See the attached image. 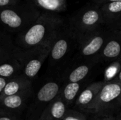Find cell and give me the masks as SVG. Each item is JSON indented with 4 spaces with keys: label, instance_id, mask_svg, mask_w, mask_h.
<instances>
[{
    "label": "cell",
    "instance_id": "1",
    "mask_svg": "<svg viewBox=\"0 0 121 120\" xmlns=\"http://www.w3.org/2000/svg\"><path fill=\"white\" fill-rule=\"evenodd\" d=\"M65 25L63 20L54 13L40 15L38 19L18 36L19 47L29 48L40 45L52 43L59 31Z\"/></svg>",
    "mask_w": 121,
    "mask_h": 120
},
{
    "label": "cell",
    "instance_id": "2",
    "mask_svg": "<svg viewBox=\"0 0 121 120\" xmlns=\"http://www.w3.org/2000/svg\"><path fill=\"white\" fill-rule=\"evenodd\" d=\"M104 24L99 5L85 7L72 18L69 27L75 36L77 43L86 35L94 32Z\"/></svg>",
    "mask_w": 121,
    "mask_h": 120
},
{
    "label": "cell",
    "instance_id": "3",
    "mask_svg": "<svg viewBox=\"0 0 121 120\" xmlns=\"http://www.w3.org/2000/svg\"><path fill=\"white\" fill-rule=\"evenodd\" d=\"M52 44L40 45L29 48H16L15 54L26 78L33 79L38 74L43 64L49 57Z\"/></svg>",
    "mask_w": 121,
    "mask_h": 120
},
{
    "label": "cell",
    "instance_id": "4",
    "mask_svg": "<svg viewBox=\"0 0 121 120\" xmlns=\"http://www.w3.org/2000/svg\"><path fill=\"white\" fill-rule=\"evenodd\" d=\"M121 106V83L116 79L105 81L96 98L86 110L97 115H108L113 109Z\"/></svg>",
    "mask_w": 121,
    "mask_h": 120
},
{
    "label": "cell",
    "instance_id": "5",
    "mask_svg": "<svg viewBox=\"0 0 121 120\" xmlns=\"http://www.w3.org/2000/svg\"><path fill=\"white\" fill-rule=\"evenodd\" d=\"M35 8L14 6L0 8V23L10 30H24L40 16Z\"/></svg>",
    "mask_w": 121,
    "mask_h": 120
},
{
    "label": "cell",
    "instance_id": "6",
    "mask_svg": "<svg viewBox=\"0 0 121 120\" xmlns=\"http://www.w3.org/2000/svg\"><path fill=\"white\" fill-rule=\"evenodd\" d=\"M111 30V28L103 25L80 40L78 42L79 58L82 60L97 59Z\"/></svg>",
    "mask_w": 121,
    "mask_h": 120
},
{
    "label": "cell",
    "instance_id": "7",
    "mask_svg": "<svg viewBox=\"0 0 121 120\" xmlns=\"http://www.w3.org/2000/svg\"><path fill=\"white\" fill-rule=\"evenodd\" d=\"M73 42H77L75 36L69 25H64L54 39L50 47L49 57L52 65L60 63L65 59L69 53Z\"/></svg>",
    "mask_w": 121,
    "mask_h": 120
},
{
    "label": "cell",
    "instance_id": "8",
    "mask_svg": "<svg viewBox=\"0 0 121 120\" xmlns=\"http://www.w3.org/2000/svg\"><path fill=\"white\" fill-rule=\"evenodd\" d=\"M121 58V30L111 28L108 39L97 57L98 60L113 62Z\"/></svg>",
    "mask_w": 121,
    "mask_h": 120
},
{
    "label": "cell",
    "instance_id": "9",
    "mask_svg": "<svg viewBox=\"0 0 121 120\" xmlns=\"http://www.w3.org/2000/svg\"><path fill=\"white\" fill-rule=\"evenodd\" d=\"M104 83L105 81H97L88 86L78 95L77 106L86 110L94 102Z\"/></svg>",
    "mask_w": 121,
    "mask_h": 120
},
{
    "label": "cell",
    "instance_id": "10",
    "mask_svg": "<svg viewBox=\"0 0 121 120\" xmlns=\"http://www.w3.org/2000/svg\"><path fill=\"white\" fill-rule=\"evenodd\" d=\"M104 24L109 28L116 22L121 15V1L109 2L99 5Z\"/></svg>",
    "mask_w": 121,
    "mask_h": 120
},
{
    "label": "cell",
    "instance_id": "11",
    "mask_svg": "<svg viewBox=\"0 0 121 120\" xmlns=\"http://www.w3.org/2000/svg\"><path fill=\"white\" fill-rule=\"evenodd\" d=\"M30 86V82L25 76L13 78L8 81L5 88L0 95V99L8 95L22 93L28 89Z\"/></svg>",
    "mask_w": 121,
    "mask_h": 120
},
{
    "label": "cell",
    "instance_id": "12",
    "mask_svg": "<svg viewBox=\"0 0 121 120\" xmlns=\"http://www.w3.org/2000/svg\"><path fill=\"white\" fill-rule=\"evenodd\" d=\"M85 62H82L75 66L68 74V82H81L90 73L94 64L99 60L97 59H86Z\"/></svg>",
    "mask_w": 121,
    "mask_h": 120
},
{
    "label": "cell",
    "instance_id": "13",
    "mask_svg": "<svg viewBox=\"0 0 121 120\" xmlns=\"http://www.w3.org/2000/svg\"><path fill=\"white\" fill-rule=\"evenodd\" d=\"M67 112L65 101L58 98L53 101L43 113L40 120H60Z\"/></svg>",
    "mask_w": 121,
    "mask_h": 120
},
{
    "label": "cell",
    "instance_id": "14",
    "mask_svg": "<svg viewBox=\"0 0 121 120\" xmlns=\"http://www.w3.org/2000/svg\"><path fill=\"white\" fill-rule=\"evenodd\" d=\"M22 71V66L14 54L6 60L0 63V76L10 79L18 74L19 71Z\"/></svg>",
    "mask_w": 121,
    "mask_h": 120
},
{
    "label": "cell",
    "instance_id": "15",
    "mask_svg": "<svg viewBox=\"0 0 121 120\" xmlns=\"http://www.w3.org/2000/svg\"><path fill=\"white\" fill-rule=\"evenodd\" d=\"M60 91V85L55 81H50L44 84L37 93V99L42 103L53 100Z\"/></svg>",
    "mask_w": 121,
    "mask_h": 120
},
{
    "label": "cell",
    "instance_id": "16",
    "mask_svg": "<svg viewBox=\"0 0 121 120\" xmlns=\"http://www.w3.org/2000/svg\"><path fill=\"white\" fill-rule=\"evenodd\" d=\"M16 48L10 37L0 33V63L13 56Z\"/></svg>",
    "mask_w": 121,
    "mask_h": 120
},
{
    "label": "cell",
    "instance_id": "17",
    "mask_svg": "<svg viewBox=\"0 0 121 120\" xmlns=\"http://www.w3.org/2000/svg\"><path fill=\"white\" fill-rule=\"evenodd\" d=\"M40 7L50 12L59 13L67 8V0H35Z\"/></svg>",
    "mask_w": 121,
    "mask_h": 120
},
{
    "label": "cell",
    "instance_id": "18",
    "mask_svg": "<svg viewBox=\"0 0 121 120\" xmlns=\"http://www.w3.org/2000/svg\"><path fill=\"white\" fill-rule=\"evenodd\" d=\"M80 82H69L65 87L62 93L63 100L66 103H72L77 97L80 91Z\"/></svg>",
    "mask_w": 121,
    "mask_h": 120
},
{
    "label": "cell",
    "instance_id": "19",
    "mask_svg": "<svg viewBox=\"0 0 121 120\" xmlns=\"http://www.w3.org/2000/svg\"><path fill=\"white\" fill-rule=\"evenodd\" d=\"M22 93L4 97L3 98L0 99V102L1 103L3 106L9 109L18 108L22 105L24 101V97L23 95H22Z\"/></svg>",
    "mask_w": 121,
    "mask_h": 120
},
{
    "label": "cell",
    "instance_id": "20",
    "mask_svg": "<svg viewBox=\"0 0 121 120\" xmlns=\"http://www.w3.org/2000/svg\"><path fill=\"white\" fill-rule=\"evenodd\" d=\"M62 120H86V115L78 111L68 110Z\"/></svg>",
    "mask_w": 121,
    "mask_h": 120
},
{
    "label": "cell",
    "instance_id": "21",
    "mask_svg": "<svg viewBox=\"0 0 121 120\" xmlns=\"http://www.w3.org/2000/svg\"><path fill=\"white\" fill-rule=\"evenodd\" d=\"M19 0H0V8L16 5Z\"/></svg>",
    "mask_w": 121,
    "mask_h": 120
},
{
    "label": "cell",
    "instance_id": "22",
    "mask_svg": "<svg viewBox=\"0 0 121 120\" xmlns=\"http://www.w3.org/2000/svg\"><path fill=\"white\" fill-rule=\"evenodd\" d=\"M9 81V79L6 78H4V77H1L0 76V95L2 93L4 88H5L7 82Z\"/></svg>",
    "mask_w": 121,
    "mask_h": 120
},
{
    "label": "cell",
    "instance_id": "23",
    "mask_svg": "<svg viewBox=\"0 0 121 120\" xmlns=\"http://www.w3.org/2000/svg\"><path fill=\"white\" fill-rule=\"evenodd\" d=\"M93 2L98 5H101L103 4L109 3V2H116V1H121V0H92Z\"/></svg>",
    "mask_w": 121,
    "mask_h": 120
},
{
    "label": "cell",
    "instance_id": "24",
    "mask_svg": "<svg viewBox=\"0 0 121 120\" xmlns=\"http://www.w3.org/2000/svg\"><path fill=\"white\" fill-rule=\"evenodd\" d=\"M99 117L96 120H116L112 116L109 115H97Z\"/></svg>",
    "mask_w": 121,
    "mask_h": 120
},
{
    "label": "cell",
    "instance_id": "25",
    "mask_svg": "<svg viewBox=\"0 0 121 120\" xmlns=\"http://www.w3.org/2000/svg\"><path fill=\"white\" fill-rule=\"evenodd\" d=\"M111 28H113V29H119L121 30V16L118 18V19L116 21V22L113 25V26Z\"/></svg>",
    "mask_w": 121,
    "mask_h": 120
},
{
    "label": "cell",
    "instance_id": "26",
    "mask_svg": "<svg viewBox=\"0 0 121 120\" xmlns=\"http://www.w3.org/2000/svg\"><path fill=\"white\" fill-rule=\"evenodd\" d=\"M117 81H118L120 83H121V69H120V71H119V73H118V76H117V77H116V79Z\"/></svg>",
    "mask_w": 121,
    "mask_h": 120
},
{
    "label": "cell",
    "instance_id": "27",
    "mask_svg": "<svg viewBox=\"0 0 121 120\" xmlns=\"http://www.w3.org/2000/svg\"><path fill=\"white\" fill-rule=\"evenodd\" d=\"M0 120H12L11 118L9 117H0Z\"/></svg>",
    "mask_w": 121,
    "mask_h": 120
},
{
    "label": "cell",
    "instance_id": "28",
    "mask_svg": "<svg viewBox=\"0 0 121 120\" xmlns=\"http://www.w3.org/2000/svg\"><path fill=\"white\" fill-rule=\"evenodd\" d=\"M117 120H121V115L118 116V119Z\"/></svg>",
    "mask_w": 121,
    "mask_h": 120
}]
</instances>
